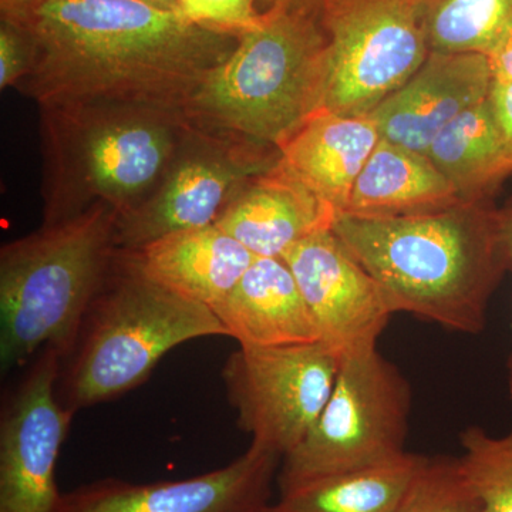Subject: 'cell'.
Returning a JSON list of instances; mask_svg holds the SVG:
<instances>
[{
  "mask_svg": "<svg viewBox=\"0 0 512 512\" xmlns=\"http://www.w3.org/2000/svg\"><path fill=\"white\" fill-rule=\"evenodd\" d=\"M424 456H402L303 484L282 494L288 512H394Z\"/></svg>",
  "mask_w": 512,
  "mask_h": 512,
  "instance_id": "21",
  "label": "cell"
},
{
  "mask_svg": "<svg viewBox=\"0 0 512 512\" xmlns=\"http://www.w3.org/2000/svg\"><path fill=\"white\" fill-rule=\"evenodd\" d=\"M461 467L484 512H512V426L491 436L480 426L460 433Z\"/></svg>",
  "mask_w": 512,
  "mask_h": 512,
  "instance_id": "23",
  "label": "cell"
},
{
  "mask_svg": "<svg viewBox=\"0 0 512 512\" xmlns=\"http://www.w3.org/2000/svg\"><path fill=\"white\" fill-rule=\"evenodd\" d=\"M123 252L151 281L210 308L234 289L255 259L215 225L174 232Z\"/></svg>",
  "mask_w": 512,
  "mask_h": 512,
  "instance_id": "17",
  "label": "cell"
},
{
  "mask_svg": "<svg viewBox=\"0 0 512 512\" xmlns=\"http://www.w3.org/2000/svg\"><path fill=\"white\" fill-rule=\"evenodd\" d=\"M60 360L43 350L3 402L0 512H59L56 464L74 416L57 397Z\"/></svg>",
  "mask_w": 512,
  "mask_h": 512,
  "instance_id": "11",
  "label": "cell"
},
{
  "mask_svg": "<svg viewBox=\"0 0 512 512\" xmlns=\"http://www.w3.org/2000/svg\"><path fill=\"white\" fill-rule=\"evenodd\" d=\"M282 458L251 444L228 466L185 480L104 478L63 494L59 512H262Z\"/></svg>",
  "mask_w": 512,
  "mask_h": 512,
  "instance_id": "13",
  "label": "cell"
},
{
  "mask_svg": "<svg viewBox=\"0 0 512 512\" xmlns=\"http://www.w3.org/2000/svg\"><path fill=\"white\" fill-rule=\"evenodd\" d=\"M282 259L295 276L322 342L339 359L377 349L396 309L386 289L332 228L302 239Z\"/></svg>",
  "mask_w": 512,
  "mask_h": 512,
  "instance_id": "12",
  "label": "cell"
},
{
  "mask_svg": "<svg viewBox=\"0 0 512 512\" xmlns=\"http://www.w3.org/2000/svg\"><path fill=\"white\" fill-rule=\"evenodd\" d=\"M426 154L458 200L468 204H494L495 194L512 175V154L488 97L443 128Z\"/></svg>",
  "mask_w": 512,
  "mask_h": 512,
  "instance_id": "20",
  "label": "cell"
},
{
  "mask_svg": "<svg viewBox=\"0 0 512 512\" xmlns=\"http://www.w3.org/2000/svg\"><path fill=\"white\" fill-rule=\"evenodd\" d=\"M43 225L96 205L133 210L163 180L190 131L183 113L89 101L39 107Z\"/></svg>",
  "mask_w": 512,
  "mask_h": 512,
  "instance_id": "3",
  "label": "cell"
},
{
  "mask_svg": "<svg viewBox=\"0 0 512 512\" xmlns=\"http://www.w3.org/2000/svg\"><path fill=\"white\" fill-rule=\"evenodd\" d=\"M339 367V357L323 342L282 348L239 346L225 362L222 380L251 444L284 458L318 420Z\"/></svg>",
  "mask_w": 512,
  "mask_h": 512,
  "instance_id": "9",
  "label": "cell"
},
{
  "mask_svg": "<svg viewBox=\"0 0 512 512\" xmlns=\"http://www.w3.org/2000/svg\"><path fill=\"white\" fill-rule=\"evenodd\" d=\"M262 512H288L285 510V508H282L281 505L278 503L276 504H269L268 507H265Z\"/></svg>",
  "mask_w": 512,
  "mask_h": 512,
  "instance_id": "32",
  "label": "cell"
},
{
  "mask_svg": "<svg viewBox=\"0 0 512 512\" xmlns=\"http://www.w3.org/2000/svg\"><path fill=\"white\" fill-rule=\"evenodd\" d=\"M15 2V0H2V5H5V3Z\"/></svg>",
  "mask_w": 512,
  "mask_h": 512,
  "instance_id": "33",
  "label": "cell"
},
{
  "mask_svg": "<svg viewBox=\"0 0 512 512\" xmlns=\"http://www.w3.org/2000/svg\"><path fill=\"white\" fill-rule=\"evenodd\" d=\"M335 218V210L278 160L239 190L215 227L255 258L282 259L302 239L332 228Z\"/></svg>",
  "mask_w": 512,
  "mask_h": 512,
  "instance_id": "15",
  "label": "cell"
},
{
  "mask_svg": "<svg viewBox=\"0 0 512 512\" xmlns=\"http://www.w3.org/2000/svg\"><path fill=\"white\" fill-rule=\"evenodd\" d=\"M394 512H484L460 457L424 456Z\"/></svg>",
  "mask_w": 512,
  "mask_h": 512,
  "instance_id": "24",
  "label": "cell"
},
{
  "mask_svg": "<svg viewBox=\"0 0 512 512\" xmlns=\"http://www.w3.org/2000/svg\"><path fill=\"white\" fill-rule=\"evenodd\" d=\"M507 386L508 394H510V399L512 400V350L507 362Z\"/></svg>",
  "mask_w": 512,
  "mask_h": 512,
  "instance_id": "31",
  "label": "cell"
},
{
  "mask_svg": "<svg viewBox=\"0 0 512 512\" xmlns=\"http://www.w3.org/2000/svg\"><path fill=\"white\" fill-rule=\"evenodd\" d=\"M211 309L227 338L245 348L322 342L295 276L281 258H255L234 289Z\"/></svg>",
  "mask_w": 512,
  "mask_h": 512,
  "instance_id": "16",
  "label": "cell"
},
{
  "mask_svg": "<svg viewBox=\"0 0 512 512\" xmlns=\"http://www.w3.org/2000/svg\"><path fill=\"white\" fill-rule=\"evenodd\" d=\"M490 62L495 79L512 80V33L500 49L490 56Z\"/></svg>",
  "mask_w": 512,
  "mask_h": 512,
  "instance_id": "29",
  "label": "cell"
},
{
  "mask_svg": "<svg viewBox=\"0 0 512 512\" xmlns=\"http://www.w3.org/2000/svg\"><path fill=\"white\" fill-rule=\"evenodd\" d=\"M30 53L25 36L3 20L0 28V89L16 87L29 70Z\"/></svg>",
  "mask_w": 512,
  "mask_h": 512,
  "instance_id": "26",
  "label": "cell"
},
{
  "mask_svg": "<svg viewBox=\"0 0 512 512\" xmlns=\"http://www.w3.org/2000/svg\"><path fill=\"white\" fill-rule=\"evenodd\" d=\"M19 2H26V0H15V2H10V3H19ZM5 5H9V3H5Z\"/></svg>",
  "mask_w": 512,
  "mask_h": 512,
  "instance_id": "34",
  "label": "cell"
},
{
  "mask_svg": "<svg viewBox=\"0 0 512 512\" xmlns=\"http://www.w3.org/2000/svg\"><path fill=\"white\" fill-rule=\"evenodd\" d=\"M379 140L370 114L346 116L322 109L286 141L279 160L338 215Z\"/></svg>",
  "mask_w": 512,
  "mask_h": 512,
  "instance_id": "18",
  "label": "cell"
},
{
  "mask_svg": "<svg viewBox=\"0 0 512 512\" xmlns=\"http://www.w3.org/2000/svg\"><path fill=\"white\" fill-rule=\"evenodd\" d=\"M430 52L493 56L512 33V0H420Z\"/></svg>",
  "mask_w": 512,
  "mask_h": 512,
  "instance_id": "22",
  "label": "cell"
},
{
  "mask_svg": "<svg viewBox=\"0 0 512 512\" xmlns=\"http://www.w3.org/2000/svg\"><path fill=\"white\" fill-rule=\"evenodd\" d=\"M412 386L379 350L340 359L335 386L308 436L282 458L279 493L406 453Z\"/></svg>",
  "mask_w": 512,
  "mask_h": 512,
  "instance_id": "7",
  "label": "cell"
},
{
  "mask_svg": "<svg viewBox=\"0 0 512 512\" xmlns=\"http://www.w3.org/2000/svg\"><path fill=\"white\" fill-rule=\"evenodd\" d=\"M227 336L210 306L151 281L116 249L106 281L60 360L57 397L76 413L141 386L170 350Z\"/></svg>",
  "mask_w": 512,
  "mask_h": 512,
  "instance_id": "5",
  "label": "cell"
},
{
  "mask_svg": "<svg viewBox=\"0 0 512 512\" xmlns=\"http://www.w3.org/2000/svg\"><path fill=\"white\" fill-rule=\"evenodd\" d=\"M326 35L322 109L367 116L429 56L420 0H322Z\"/></svg>",
  "mask_w": 512,
  "mask_h": 512,
  "instance_id": "8",
  "label": "cell"
},
{
  "mask_svg": "<svg viewBox=\"0 0 512 512\" xmlns=\"http://www.w3.org/2000/svg\"><path fill=\"white\" fill-rule=\"evenodd\" d=\"M495 208L460 201L407 217L338 214L332 229L386 289L397 313L478 335L507 274L495 234Z\"/></svg>",
  "mask_w": 512,
  "mask_h": 512,
  "instance_id": "2",
  "label": "cell"
},
{
  "mask_svg": "<svg viewBox=\"0 0 512 512\" xmlns=\"http://www.w3.org/2000/svg\"><path fill=\"white\" fill-rule=\"evenodd\" d=\"M119 212L96 205L0 249V365H26L45 349L64 357L109 274Z\"/></svg>",
  "mask_w": 512,
  "mask_h": 512,
  "instance_id": "6",
  "label": "cell"
},
{
  "mask_svg": "<svg viewBox=\"0 0 512 512\" xmlns=\"http://www.w3.org/2000/svg\"><path fill=\"white\" fill-rule=\"evenodd\" d=\"M278 160L274 148L234 143L190 127L160 184L117 218L116 249L136 251L174 232L215 225L239 190Z\"/></svg>",
  "mask_w": 512,
  "mask_h": 512,
  "instance_id": "10",
  "label": "cell"
},
{
  "mask_svg": "<svg viewBox=\"0 0 512 512\" xmlns=\"http://www.w3.org/2000/svg\"><path fill=\"white\" fill-rule=\"evenodd\" d=\"M495 234L505 269L512 274V197L503 207L495 208Z\"/></svg>",
  "mask_w": 512,
  "mask_h": 512,
  "instance_id": "28",
  "label": "cell"
},
{
  "mask_svg": "<svg viewBox=\"0 0 512 512\" xmlns=\"http://www.w3.org/2000/svg\"><path fill=\"white\" fill-rule=\"evenodd\" d=\"M488 99H490L495 121L512 154V80L494 77Z\"/></svg>",
  "mask_w": 512,
  "mask_h": 512,
  "instance_id": "27",
  "label": "cell"
},
{
  "mask_svg": "<svg viewBox=\"0 0 512 512\" xmlns=\"http://www.w3.org/2000/svg\"><path fill=\"white\" fill-rule=\"evenodd\" d=\"M457 202L456 191L427 154L380 137L340 214L407 217L444 210Z\"/></svg>",
  "mask_w": 512,
  "mask_h": 512,
  "instance_id": "19",
  "label": "cell"
},
{
  "mask_svg": "<svg viewBox=\"0 0 512 512\" xmlns=\"http://www.w3.org/2000/svg\"><path fill=\"white\" fill-rule=\"evenodd\" d=\"M138 2L146 3V5L158 9L174 10V12H178V8H180V0H138Z\"/></svg>",
  "mask_w": 512,
  "mask_h": 512,
  "instance_id": "30",
  "label": "cell"
},
{
  "mask_svg": "<svg viewBox=\"0 0 512 512\" xmlns=\"http://www.w3.org/2000/svg\"><path fill=\"white\" fill-rule=\"evenodd\" d=\"M28 42L15 89L37 106L113 101L183 113L239 35L138 0H26L2 5Z\"/></svg>",
  "mask_w": 512,
  "mask_h": 512,
  "instance_id": "1",
  "label": "cell"
},
{
  "mask_svg": "<svg viewBox=\"0 0 512 512\" xmlns=\"http://www.w3.org/2000/svg\"><path fill=\"white\" fill-rule=\"evenodd\" d=\"M493 80L488 56L430 52L420 69L370 116L380 137L426 154L443 128L487 99Z\"/></svg>",
  "mask_w": 512,
  "mask_h": 512,
  "instance_id": "14",
  "label": "cell"
},
{
  "mask_svg": "<svg viewBox=\"0 0 512 512\" xmlns=\"http://www.w3.org/2000/svg\"><path fill=\"white\" fill-rule=\"evenodd\" d=\"M178 12L195 25L234 35L255 28L262 19L255 0H180Z\"/></svg>",
  "mask_w": 512,
  "mask_h": 512,
  "instance_id": "25",
  "label": "cell"
},
{
  "mask_svg": "<svg viewBox=\"0 0 512 512\" xmlns=\"http://www.w3.org/2000/svg\"><path fill=\"white\" fill-rule=\"evenodd\" d=\"M326 35L308 10L272 6L184 104L192 130L281 150L322 110Z\"/></svg>",
  "mask_w": 512,
  "mask_h": 512,
  "instance_id": "4",
  "label": "cell"
}]
</instances>
